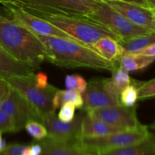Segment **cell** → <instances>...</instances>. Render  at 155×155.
I'll return each instance as SVG.
<instances>
[{
    "label": "cell",
    "instance_id": "cb8c5ba5",
    "mask_svg": "<svg viewBox=\"0 0 155 155\" xmlns=\"http://www.w3.org/2000/svg\"><path fill=\"white\" fill-rule=\"evenodd\" d=\"M138 100V88L134 83H131L126 87L120 95V102L126 107H133L136 105Z\"/></svg>",
    "mask_w": 155,
    "mask_h": 155
},
{
    "label": "cell",
    "instance_id": "9a60e30c",
    "mask_svg": "<svg viewBox=\"0 0 155 155\" xmlns=\"http://www.w3.org/2000/svg\"><path fill=\"white\" fill-rule=\"evenodd\" d=\"M36 69L18 61L0 46V78L12 76H30Z\"/></svg>",
    "mask_w": 155,
    "mask_h": 155
},
{
    "label": "cell",
    "instance_id": "f1b7e54d",
    "mask_svg": "<svg viewBox=\"0 0 155 155\" xmlns=\"http://www.w3.org/2000/svg\"><path fill=\"white\" fill-rule=\"evenodd\" d=\"M26 145L19 143L10 144L0 151V155H22Z\"/></svg>",
    "mask_w": 155,
    "mask_h": 155
},
{
    "label": "cell",
    "instance_id": "5bb4252c",
    "mask_svg": "<svg viewBox=\"0 0 155 155\" xmlns=\"http://www.w3.org/2000/svg\"><path fill=\"white\" fill-rule=\"evenodd\" d=\"M42 146L40 155H98V152L84 148L80 140L58 141L45 138L39 141Z\"/></svg>",
    "mask_w": 155,
    "mask_h": 155
},
{
    "label": "cell",
    "instance_id": "5b68a950",
    "mask_svg": "<svg viewBox=\"0 0 155 155\" xmlns=\"http://www.w3.org/2000/svg\"><path fill=\"white\" fill-rule=\"evenodd\" d=\"M3 79L42 117L55 111L52 107V99L58 89L50 84L44 89L39 88L35 80V74L30 76H12Z\"/></svg>",
    "mask_w": 155,
    "mask_h": 155
},
{
    "label": "cell",
    "instance_id": "f546056e",
    "mask_svg": "<svg viewBox=\"0 0 155 155\" xmlns=\"http://www.w3.org/2000/svg\"><path fill=\"white\" fill-rule=\"evenodd\" d=\"M42 153V146L39 142H34L30 145H26L23 150L22 155H40Z\"/></svg>",
    "mask_w": 155,
    "mask_h": 155
},
{
    "label": "cell",
    "instance_id": "7402d4cb",
    "mask_svg": "<svg viewBox=\"0 0 155 155\" xmlns=\"http://www.w3.org/2000/svg\"><path fill=\"white\" fill-rule=\"evenodd\" d=\"M110 72L112 73L110 80L120 93H121L126 87L131 84L132 80L129 75V72L124 68L120 67V65Z\"/></svg>",
    "mask_w": 155,
    "mask_h": 155
},
{
    "label": "cell",
    "instance_id": "e0dca14e",
    "mask_svg": "<svg viewBox=\"0 0 155 155\" xmlns=\"http://www.w3.org/2000/svg\"><path fill=\"white\" fill-rule=\"evenodd\" d=\"M92 48L104 59L114 63H119V59L125 54L118 41L110 37L98 39L92 45Z\"/></svg>",
    "mask_w": 155,
    "mask_h": 155
},
{
    "label": "cell",
    "instance_id": "52a82bcc",
    "mask_svg": "<svg viewBox=\"0 0 155 155\" xmlns=\"http://www.w3.org/2000/svg\"><path fill=\"white\" fill-rule=\"evenodd\" d=\"M86 18L104 25L117 35L120 40H127L140 35L154 33L150 30L133 24L124 15L112 8L104 1L95 12Z\"/></svg>",
    "mask_w": 155,
    "mask_h": 155
},
{
    "label": "cell",
    "instance_id": "e575fe53",
    "mask_svg": "<svg viewBox=\"0 0 155 155\" xmlns=\"http://www.w3.org/2000/svg\"><path fill=\"white\" fill-rule=\"evenodd\" d=\"M6 147V143H5V141L3 140L2 139V133L0 131V151L4 149Z\"/></svg>",
    "mask_w": 155,
    "mask_h": 155
},
{
    "label": "cell",
    "instance_id": "8fae6325",
    "mask_svg": "<svg viewBox=\"0 0 155 155\" xmlns=\"http://www.w3.org/2000/svg\"><path fill=\"white\" fill-rule=\"evenodd\" d=\"M2 5H4L6 12L9 17L27 27L29 30H31L36 34L64 38V39H69L71 40L80 42L67 33L62 31L57 27L50 24L48 21L31 15V14L21 9V8H18L17 6L12 5L10 4Z\"/></svg>",
    "mask_w": 155,
    "mask_h": 155
},
{
    "label": "cell",
    "instance_id": "d6986e66",
    "mask_svg": "<svg viewBox=\"0 0 155 155\" xmlns=\"http://www.w3.org/2000/svg\"><path fill=\"white\" fill-rule=\"evenodd\" d=\"M155 58L141 54L126 53L119 59V65L127 71H141L154 61Z\"/></svg>",
    "mask_w": 155,
    "mask_h": 155
},
{
    "label": "cell",
    "instance_id": "6da1fadb",
    "mask_svg": "<svg viewBox=\"0 0 155 155\" xmlns=\"http://www.w3.org/2000/svg\"><path fill=\"white\" fill-rule=\"evenodd\" d=\"M36 35L45 45L46 61L56 66L72 69L87 68L110 71L119 66V63L106 60L93 48L77 41Z\"/></svg>",
    "mask_w": 155,
    "mask_h": 155
},
{
    "label": "cell",
    "instance_id": "ac0fdd59",
    "mask_svg": "<svg viewBox=\"0 0 155 155\" xmlns=\"http://www.w3.org/2000/svg\"><path fill=\"white\" fill-rule=\"evenodd\" d=\"M124 130H127L113 127L104 121L95 119L86 114L82 121L81 136H104Z\"/></svg>",
    "mask_w": 155,
    "mask_h": 155
},
{
    "label": "cell",
    "instance_id": "8d00e7d4",
    "mask_svg": "<svg viewBox=\"0 0 155 155\" xmlns=\"http://www.w3.org/2000/svg\"><path fill=\"white\" fill-rule=\"evenodd\" d=\"M149 127L150 129H151V130H155V120L154 121V122L152 123V124H151V125L149 126Z\"/></svg>",
    "mask_w": 155,
    "mask_h": 155
},
{
    "label": "cell",
    "instance_id": "ffe728a7",
    "mask_svg": "<svg viewBox=\"0 0 155 155\" xmlns=\"http://www.w3.org/2000/svg\"><path fill=\"white\" fill-rule=\"evenodd\" d=\"M124 52L139 54L141 51L155 42V33L140 35L127 40L118 41Z\"/></svg>",
    "mask_w": 155,
    "mask_h": 155
},
{
    "label": "cell",
    "instance_id": "9c48e42d",
    "mask_svg": "<svg viewBox=\"0 0 155 155\" xmlns=\"http://www.w3.org/2000/svg\"><path fill=\"white\" fill-rule=\"evenodd\" d=\"M136 110V105L126 107L122 104H119L92 109L86 113L89 116L104 121L113 127L124 130H134L145 126L139 120Z\"/></svg>",
    "mask_w": 155,
    "mask_h": 155
},
{
    "label": "cell",
    "instance_id": "44dd1931",
    "mask_svg": "<svg viewBox=\"0 0 155 155\" xmlns=\"http://www.w3.org/2000/svg\"><path fill=\"white\" fill-rule=\"evenodd\" d=\"M71 102L75 105L76 108L83 109V99L82 94L71 89H58L52 99V107L54 110L60 108L64 103Z\"/></svg>",
    "mask_w": 155,
    "mask_h": 155
},
{
    "label": "cell",
    "instance_id": "ba28073f",
    "mask_svg": "<svg viewBox=\"0 0 155 155\" xmlns=\"http://www.w3.org/2000/svg\"><path fill=\"white\" fill-rule=\"evenodd\" d=\"M0 109L9 117L15 127V133L24 129L29 120H36L39 123L42 121V117L18 91L11 86Z\"/></svg>",
    "mask_w": 155,
    "mask_h": 155
},
{
    "label": "cell",
    "instance_id": "74e56055",
    "mask_svg": "<svg viewBox=\"0 0 155 155\" xmlns=\"http://www.w3.org/2000/svg\"><path fill=\"white\" fill-rule=\"evenodd\" d=\"M153 12H154V17H155V8L153 9Z\"/></svg>",
    "mask_w": 155,
    "mask_h": 155
},
{
    "label": "cell",
    "instance_id": "83f0119b",
    "mask_svg": "<svg viewBox=\"0 0 155 155\" xmlns=\"http://www.w3.org/2000/svg\"><path fill=\"white\" fill-rule=\"evenodd\" d=\"M0 131L2 133H15V127L9 117L0 109Z\"/></svg>",
    "mask_w": 155,
    "mask_h": 155
},
{
    "label": "cell",
    "instance_id": "2e32d148",
    "mask_svg": "<svg viewBox=\"0 0 155 155\" xmlns=\"http://www.w3.org/2000/svg\"><path fill=\"white\" fill-rule=\"evenodd\" d=\"M98 155H155V133H151L149 137L138 144L103 151Z\"/></svg>",
    "mask_w": 155,
    "mask_h": 155
},
{
    "label": "cell",
    "instance_id": "7a4b0ae2",
    "mask_svg": "<svg viewBox=\"0 0 155 155\" xmlns=\"http://www.w3.org/2000/svg\"><path fill=\"white\" fill-rule=\"evenodd\" d=\"M0 46L18 61L39 69L46 61L45 45L27 27L0 15Z\"/></svg>",
    "mask_w": 155,
    "mask_h": 155
},
{
    "label": "cell",
    "instance_id": "d6a6232c",
    "mask_svg": "<svg viewBox=\"0 0 155 155\" xmlns=\"http://www.w3.org/2000/svg\"><path fill=\"white\" fill-rule=\"evenodd\" d=\"M139 54L155 58V42L151 44V45H150L149 46L144 48V49L142 50V51H141Z\"/></svg>",
    "mask_w": 155,
    "mask_h": 155
},
{
    "label": "cell",
    "instance_id": "4316f807",
    "mask_svg": "<svg viewBox=\"0 0 155 155\" xmlns=\"http://www.w3.org/2000/svg\"><path fill=\"white\" fill-rule=\"evenodd\" d=\"M76 107L73 103H64L60 107L58 117L63 122H71L75 117Z\"/></svg>",
    "mask_w": 155,
    "mask_h": 155
},
{
    "label": "cell",
    "instance_id": "277c9868",
    "mask_svg": "<svg viewBox=\"0 0 155 155\" xmlns=\"http://www.w3.org/2000/svg\"><path fill=\"white\" fill-rule=\"evenodd\" d=\"M102 0H0L24 10H35L54 15L86 18L95 12Z\"/></svg>",
    "mask_w": 155,
    "mask_h": 155
},
{
    "label": "cell",
    "instance_id": "8992f818",
    "mask_svg": "<svg viewBox=\"0 0 155 155\" xmlns=\"http://www.w3.org/2000/svg\"><path fill=\"white\" fill-rule=\"evenodd\" d=\"M151 132L148 127L127 130L99 136H81L80 143L84 148L101 152L115 148H124L138 144L149 137Z\"/></svg>",
    "mask_w": 155,
    "mask_h": 155
},
{
    "label": "cell",
    "instance_id": "7c38bea8",
    "mask_svg": "<svg viewBox=\"0 0 155 155\" xmlns=\"http://www.w3.org/2000/svg\"><path fill=\"white\" fill-rule=\"evenodd\" d=\"M84 111L101 107L120 104V96L109 92L104 86L102 78L92 79L87 83L86 91L82 94Z\"/></svg>",
    "mask_w": 155,
    "mask_h": 155
},
{
    "label": "cell",
    "instance_id": "603a6c76",
    "mask_svg": "<svg viewBox=\"0 0 155 155\" xmlns=\"http://www.w3.org/2000/svg\"><path fill=\"white\" fill-rule=\"evenodd\" d=\"M25 130L36 142L43 140L47 137V130L44 125L36 120H29L25 125Z\"/></svg>",
    "mask_w": 155,
    "mask_h": 155
},
{
    "label": "cell",
    "instance_id": "4dcf8cb0",
    "mask_svg": "<svg viewBox=\"0 0 155 155\" xmlns=\"http://www.w3.org/2000/svg\"><path fill=\"white\" fill-rule=\"evenodd\" d=\"M9 85L3 78H0V108L8 93Z\"/></svg>",
    "mask_w": 155,
    "mask_h": 155
},
{
    "label": "cell",
    "instance_id": "836d02e7",
    "mask_svg": "<svg viewBox=\"0 0 155 155\" xmlns=\"http://www.w3.org/2000/svg\"><path fill=\"white\" fill-rule=\"evenodd\" d=\"M117 1H121V2H128V3H131V4H134V5H140L142 6V7L145 8H150L149 6H148V3L145 0H117Z\"/></svg>",
    "mask_w": 155,
    "mask_h": 155
},
{
    "label": "cell",
    "instance_id": "30bf717a",
    "mask_svg": "<svg viewBox=\"0 0 155 155\" xmlns=\"http://www.w3.org/2000/svg\"><path fill=\"white\" fill-rule=\"evenodd\" d=\"M86 115L84 113H80L74 117L71 122H63L56 116L55 111L43 115L42 123L46 128L47 138L58 141H77L81 137L82 121Z\"/></svg>",
    "mask_w": 155,
    "mask_h": 155
},
{
    "label": "cell",
    "instance_id": "d590c367",
    "mask_svg": "<svg viewBox=\"0 0 155 155\" xmlns=\"http://www.w3.org/2000/svg\"><path fill=\"white\" fill-rule=\"evenodd\" d=\"M145 1L147 2L150 8L152 9V10L155 8V0H145Z\"/></svg>",
    "mask_w": 155,
    "mask_h": 155
},
{
    "label": "cell",
    "instance_id": "1f68e13d",
    "mask_svg": "<svg viewBox=\"0 0 155 155\" xmlns=\"http://www.w3.org/2000/svg\"><path fill=\"white\" fill-rule=\"evenodd\" d=\"M35 80H36V85L39 88H46L48 86V76L45 73L39 72L35 74Z\"/></svg>",
    "mask_w": 155,
    "mask_h": 155
},
{
    "label": "cell",
    "instance_id": "3957f363",
    "mask_svg": "<svg viewBox=\"0 0 155 155\" xmlns=\"http://www.w3.org/2000/svg\"><path fill=\"white\" fill-rule=\"evenodd\" d=\"M24 11L48 21L77 40L91 48L96 41L101 38L110 37L117 41L120 40V39L107 27L89 18L54 15L35 10Z\"/></svg>",
    "mask_w": 155,
    "mask_h": 155
},
{
    "label": "cell",
    "instance_id": "4fadbf2b",
    "mask_svg": "<svg viewBox=\"0 0 155 155\" xmlns=\"http://www.w3.org/2000/svg\"><path fill=\"white\" fill-rule=\"evenodd\" d=\"M116 12H119L133 24L155 33V17L153 10L131 3L117 0H102Z\"/></svg>",
    "mask_w": 155,
    "mask_h": 155
},
{
    "label": "cell",
    "instance_id": "484cf974",
    "mask_svg": "<svg viewBox=\"0 0 155 155\" xmlns=\"http://www.w3.org/2000/svg\"><path fill=\"white\" fill-rule=\"evenodd\" d=\"M65 86L67 89H71L83 94L87 87V82L79 74H71L65 77Z\"/></svg>",
    "mask_w": 155,
    "mask_h": 155
},
{
    "label": "cell",
    "instance_id": "d4e9b609",
    "mask_svg": "<svg viewBox=\"0 0 155 155\" xmlns=\"http://www.w3.org/2000/svg\"><path fill=\"white\" fill-rule=\"evenodd\" d=\"M138 88V100L147 99L155 97V79L147 82H133Z\"/></svg>",
    "mask_w": 155,
    "mask_h": 155
}]
</instances>
